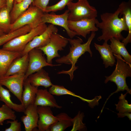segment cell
Segmentation results:
<instances>
[{"mask_svg":"<svg viewBox=\"0 0 131 131\" xmlns=\"http://www.w3.org/2000/svg\"><path fill=\"white\" fill-rule=\"evenodd\" d=\"M120 11L119 16H123L127 26L128 35L126 38L122 40L125 46L131 42V0L127 2L123 1L119 5L118 8Z\"/></svg>","mask_w":131,"mask_h":131,"instance_id":"obj_20","label":"cell"},{"mask_svg":"<svg viewBox=\"0 0 131 131\" xmlns=\"http://www.w3.org/2000/svg\"><path fill=\"white\" fill-rule=\"evenodd\" d=\"M16 116L15 111L5 104L0 107V126L2 125L4 121L7 120H14Z\"/></svg>","mask_w":131,"mask_h":131,"instance_id":"obj_28","label":"cell"},{"mask_svg":"<svg viewBox=\"0 0 131 131\" xmlns=\"http://www.w3.org/2000/svg\"><path fill=\"white\" fill-rule=\"evenodd\" d=\"M49 92L53 95L60 96L65 95H70L80 98L84 101H86L90 103L92 100H89L84 98L80 96L77 95L72 91L65 88L64 86L58 85L53 84L50 87Z\"/></svg>","mask_w":131,"mask_h":131,"instance_id":"obj_27","label":"cell"},{"mask_svg":"<svg viewBox=\"0 0 131 131\" xmlns=\"http://www.w3.org/2000/svg\"><path fill=\"white\" fill-rule=\"evenodd\" d=\"M6 34L3 31L0 29V36Z\"/></svg>","mask_w":131,"mask_h":131,"instance_id":"obj_38","label":"cell"},{"mask_svg":"<svg viewBox=\"0 0 131 131\" xmlns=\"http://www.w3.org/2000/svg\"><path fill=\"white\" fill-rule=\"evenodd\" d=\"M37 106L33 104L25 108V115L21 117L26 131H32L37 127L39 115L37 111Z\"/></svg>","mask_w":131,"mask_h":131,"instance_id":"obj_14","label":"cell"},{"mask_svg":"<svg viewBox=\"0 0 131 131\" xmlns=\"http://www.w3.org/2000/svg\"><path fill=\"white\" fill-rule=\"evenodd\" d=\"M110 40L111 43L109 45L113 54L121 56L125 62L131 64V55L127 51L124 43L114 38Z\"/></svg>","mask_w":131,"mask_h":131,"instance_id":"obj_23","label":"cell"},{"mask_svg":"<svg viewBox=\"0 0 131 131\" xmlns=\"http://www.w3.org/2000/svg\"><path fill=\"white\" fill-rule=\"evenodd\" d=\"M44 13L32 4L27 9L11 24L10 32L26 25H29L32 29L36 27L42 23L41 18Z\"/></svg>","mask_w":131,"mask_h":131,"instance_id":"obj_5","label":"cell"},{"mask_svg":"<svg viewBox=\"0 0 131 131\" xmlns=\"http://www.w3.org/2000/svg\"><path fill=\"white\" fill-rule=\"evenodd\" d=\"M14 0H7L6 6L11 11L12 8Z\"/></svg>","mask_w":131,"mask_h":131,"instance_id":"obj_36","label":"cell"},{"mask_svg":"<svg viewBox=\"0 0 131 131\" xmlns=\"http://www.w3.org/2000/svg\"><path fill=\"white\" fill-rule=\"evenodd\" d=\"M73 0H61L57 3L53 5L47 6L45 12H56L63 9L70 2H72Z\"/></svg>","mask_w":131,"mask_h":131,"instance_id":"obj_31","label":"cell"},{"mask_svg":"<svg viewBox=\"0 0 131 131\" xmlns=\"http://www.w3.org/2000/svg\"><path fill=\"white\" fill-rule=\"evenodd\" d=\"M27 78L32 85L37 87L41 86L46 88L53 84L48 73L43 68L31 74Z\"/></svg>","mask_w":131,"mask_h":131,"instance_id":"obj_18","label":"cell"},{"mask_svg":"<svg viewBox=\"0 0 131 131\" xmlns=\"http://www.w3.org/2000/svg\"></svg>","mask_w":131,"mask_h":131,"instance_id":"obj_40","label":"cell"},{"mask_svg":"<svg viewBox=\"0 0 131 131\" xmlns=\"http://www.w3.org/2000/svg\"><path fill=\"white\" fill-rule=\"evenodd\" d=\"M67 6L69 11L68 20L76 21L96 18L97 16V10L90 5L88 0H78L75 3L71 2Z\"/></svg>","mask_w":131,"mask_h":131,"instance_id":"obj_4","label":"cell"},{"mask_svg":"<svg viewBox=\"0 0 131 131\" xmlns=\"http://www.w3.org/2000/svg\"><path fill=\"white\" fill-rule=\"evenodd\" d=\"M84 117V113L80 111L74 118H72L73 127L71 131H81L85 130V124L82 122Z\"/></svg>","mask_w":131,"mask_h":131,"instance_id":"obj_30","label":"cell"},{"mask_svg":"<svg viewBox=\"0 0 131 131\" xmlns=\"http://www.w3.org/2000/svg\"><path fill=\"white\" fill-rule=\"evenodd\" d=\"M95 32H91V33L88 38L87 41L85 43L82 44V40L77 37L76 39L67 38L71 46L69 53L66 56L57 59L56 62L58 64H62L71 65L70 68L66 71L62 70L59 72L57 74H68L70 79L72 81L74 77V73L75 71L78 69L75 64L78 59L85 52H88L91 57L92 56V53L91 50L90 46L91 43L96 35Z\"/></svg>","mask_w":131,"mask_h":131,"instance_id":"obj_2","label":"cell"},{"mask_svg":"<svg viewBox=\"0 0 131 131\" xmlns=\"http://www.w3.org/2000/svg\"><path fill=\"white\" fill-rule=\"evenodd\" d=\"M9 91L3 87L0 84V100L5 104L15 111L24 113L25 108L22 104H18L13 102L11 99Z\"/></svg>","mask_w":131,"mask_h":131,"instance_id":"obj_24","label":"cell"},{"mask_svg":"<svg viewBox=\"0 0 131 131\" xmlns=\"http://www.w3.org/2000/svg\"><path fill=\"white\" fill-rule=\"evenodd\" d=\"M25 74L18 73L0 79V84L6 87L22 104V96Z\"/></svg>","mask_w":131,"mask_h":131,"instance_id":"obj_9","label":"cell"},{"mask_svg":"<svg viewBox=\"0 0 131 131\" xmlns=\"http://www.w3.org/2000/svg\"><path fill=\"white\" fill-rule=\"evenodd\" d=\"M33 0H22L17 3H13L10 15L11 23L15 22L17 18L29 7Z\"/></svg>","mask_w":131,"mask_h":131,"instance_id":"obj_25","label":"cell"},{"mask_svg":"<svg viewBox=\"0 0 131 131\" xmlns=\"http://www.w3.org/2000/svg\"><path fill=\"white\" fill-rule=\"evenodd\" d=\"M23 87L22 99V104L25 109L28 106L34 104L38 89V87L32 85L27 78L24 80Z\"/></svg>","mask_w":131,"mask_h":131,"instance_id":"obj_21","label":"cell"},{"mask_svg":"<svg viewBox=\"0 0 131 131\" xmlns=\"http://www.w3.org/2000/svg\"><path fill=\"white\" fill-rule=\"evenodd\" d=\"M57 121L51 125L47 131H64L72 126V118L65 113H61L56 116Z\"/></svg>","mask_w":131,"mask_h":131,"instance_id":"obj_22","label":"cell"},{"mask_svg":"<svg viewBox=\"0 0 131 131\" xmlns=\"http://www.w3.org/2000/svg\"><path fill=\"white\" fill-rule=\"evenodd\" d=\"M15 33L13 32H9L0 36V46L3 45L15 37Z\"/></svg>","mask_w":131,"mask_h":131,"instance_id":"obj_33","label":"cell"},{"mask_svg":"<svg viewBox=\"0 0 131 131\" xmlns=\"http://www.w3.org/2000/svg\"><path fill=\"white\" fill-rule=\"evenodd\" d=\"M22 55V52L0 49V79L5 76L12 62Z\"/></svg>","mask_w":131,"mask_h":131,"instance_id":"obj_15","label":"cell"},{"mask_svg":"<svg viewBox=\"0 0 131 131\" xmlns=\"http://www.w3.org/2000/svg\"><path fill=\"white\" fill-rule=\"evenodd\" d=\"M97 19L96 18L84 19L78 21L68 20L69 29L75 32L77 35L81 36L86 38L87 35L90 32L98 31L96 25Z\"/></svg>","mask_w":131,"mask_h":131,"instance_id":"obj_11","label":"cell"},{"mask_svg":"<svg viewBox=\"0 0 131 131\" xmlns=\"http://www.w3.org/2000/svg\"><path fill=\"white\" fill-rule=\"evenodd\" d=\"M58 28L55 25L52 24L49 25L45 30L41 34L35 37L26 46L22 52L23 55L32 49L44 46L49 42L51 36L54 33H57Z\"/></svg>","mask_w":131,"mask_h":131,"instance_id":"obj_10","label":"cell"},{"mask_svg":"<svg viewBox=\"0 0 131 131\" xmlns=\"http://www.w3.org/2000/svg\"><path fill=\"white\" fill-rule=\"evenodd\" d=\"M29 57L28 66L25 74V79L45 66H60L61 64L54 65L49 64L47 62L43 52L39 49L35 48L28 53Z\"/></svg>","mask_w":131,"mask_h":131,"instance_id":"obj_8","label":"cell"},{"mask_svg":"<svg viewBox=\"0 0 131 131\" xmlns=\"http://www.w3.org/2000/svg\"><path fill=\"white\" fill-rule=\"evenodd\" d=\"M69 14V11L68 9L60 15H57L54 13L49 14L45 12L42 17V22L45 24L49 23L63 27L66 30L70 38H73L77 35L75 32L70 30L68 27Z\"/></svg>","mask_w":131,"mask_h":131,"instance_id":"obj_12","label":"cell"},{"mask_svg":"<svg viewBox=\"0 0 131 131\" xmlns=\"http://www.w3.org/2000/svg\"><path fill=\"white\" fill-rule=\"evenodd\" d=\"M120 13L118 8L113 13L106 12L100 15L101 22H99L97 19L96 24L102 32V35L98 38V41L107 42L112 38L120 41L123 40L121 33L124 31H128V29L124 16L123 15L122 17H119Z\"/></svg>","mask_w":131,"mask_h":131,"instance_id":"obj_1","label":"cell"},{"mask_svg":"<svg viewBox=\"0 0 131 131\" xmlns=\"http://www.w3.org/2000/svg\"><path fill=\"white\" fill-rule=\"evenodd\" d=\"M10 11L6 5L0 10V29L6 33L10 32Z\"/></svg>","mask_w":131,"mask_h":131,"instance_id":"obj_26","label":"cell"},{"mask_svg":"<svg viewBox=\"0 0 131 131\" xmlns=\"http://www.w3.org/2000/svg\"><path fill=\"white\" fill-rule=\"evenodd\" d=\"M113 55L117 60L115 68L110 75L105 76L106 79L104 82L106 83L109 81L113 82L117 85V89L109 96L105 103L111 96L118 92L126 90L128 93L131 94V89L128 88L126 82V78L131 76V64L125 62L121 56Z\"/></svg>","mask_w":131,"mask_h":131,"instance_id":"obj_3","label":"cell"},{"mask_svg":"<svg viewBox=\"0 0 131 131\" xmlns=\"http://www.w3.org/2000/svg\"><path fill=\"white\" fill-rule=\"evenodd\" d=\"M47 27L42 23L29 32L17 36L3 45L2 49L14 51L22 52L27 44L35 36L42 33Z\"/></svg>","mask_w":131,"mask_h":131,"instance_id":"obj_6","label":"cell"},{"mask_svg":"<svg viewBox=\"0 0 131 131\" xmlns=\"http://www.w3.org/2000/svg\"><path fill=\"white\" fill-rule=\"evenodd\" d=\"M127 93L126 92L124 95L122 93L119 97V101L118 104H115L116 109L119 112V113L131 112V104H128V101L125 98Z\"/></svg>","mask_w":131,"mask_h":131,"instance_id":"obj_29","label":"cell"},{"mask_svg":"<svg viewBox=\"0 0 131 131\" xmlns=\"http://www.w3.org/2000/svg\"><path fill=\"white\" fill-rule=\"evenodd\" d=\"M7 123L10 124V127L5 129V131H21V124L20 122H18L17 120L12 121H7Z\"/></svg>","mask_w":131,"mask_h":131,"instance_id":"obj_32","label":"cell"},{"mask_svg":"<svg viewBox=\"0 0 131 131\" xmlns=\"http://www.w3.org/2000/svg\"><path fill=\"white\" fill-rule=\"evenodd\" d=\"M34 104L37 106H47L58 109L62 108L58 105L53 95L46 89H38Z\"/></svg>","mask_w":131,"mask_h":131,"instance_id":"obj_16","label":"cell"},{"mask_svg":"<svg viewBox=\"0 0 131 131\" xmlns=\"http://www.w3.org/2000/svg\"><path fill=\"white\" fill-rule=\"evenodd\" d=\"M7 0H0V10L6 5Z\"/></svg>","mask_w":131,"mask_h":131,"instance_id":"obj_37","label":"cell"},{"mask_svg":"<svg viewBox=\"0 0 131 131\" xmlns=\"http://www.w3.org/2000/svg\"><path fill=\"white\" fill-rule=\"evenodd\" d=\"M22 0H14V2L15 3H17L21 1Z\"/></svg>","mask_w":131,"mask_h":131,"instance_id":"obj_39","label":"cell"},{"mask_svg":"<svg viewBox=\"0 0 131 131\" xmlns=\"http://www.w3.org/2000/svg\"><path fill=\"white\" fill-rule=\"evenodd\" d=\"M28 53L16 58L10 65L4 76L18 73L25 74L28 69Z\"/></svg>","mask_w":131,"mask_h":131,"instance_id":"obj_17","label":"cell"},{"mask_svg":"<svg viewBox=\"0 0 131 131\" xmlns=\"http://www.w3.org/2000/svg\"><path fill=\"white\" fill-rule=\"evenodd\" d=\"M37 111L39 117L37 127L38 131H47L49 127L58 120L56 116L53 115L50 107L37 106Z\"/></svg>","mask_w":131,"mask_h":131,"instance_id":"obj_13","label":"cell"},{"mask_svg":"<svg viewBox=\"0 0 131 131\" xmlns=\"http://www.w3.org/2000/svg\"><path fill=\"white\" fill-rule=\"evenodd\" d=\"M118 117H123L127 116L130 120H131V114L128 112H126L123 113H118L117 114Z\"/></svg>","mask_w":131,"mask_h":131,"instance_id":"obj_35","label":"cell"},{"mask_svg":"<svg viewBox=\"0 0 131 131\" xmlns=\"http://www.w3.org/2000/svg\"><path fill=\"white\" fill-rule=\"evenodd\" d=\"M94 46L101 55L105 67L113 66L116 62V58L107 42L104 41L102 45L95 43Z\"/></svg>","mask_w":131,"mask_h":131,"instance_id":"obj_19","label":"cell"},{"mask_svg":"<svg viewBox=\"0 0 131 131\" xmlns=\"http://www.w3.org/2000/svg\"><path fill=\"white\" fill-rule=\"evenodd\" d=\"M49 0H33L32 4L40 8L45 12Z\"/></svg>","mask_w":131,"mask_h":131,"instance_id":"obj_34","label":"cell"},{"mask_svg":"<svg viewBox=\"0 0 131 131\" xmlns=\"http://www.w3.org/2000/svg\"><path fill=\"white\" fill-rule=\"evenodd\" d=\"M69 42L67 38L57 33H53L51 35L50 41L45 46L38 48L42 51L47 57V61L49 64H52L53 59L57 57H59L60 55L58 51L63 50Z\"/></svg>","mask_w":131,"mask_h":131,"instance_id":"obj_7","label":"cell"}]
</instances>
